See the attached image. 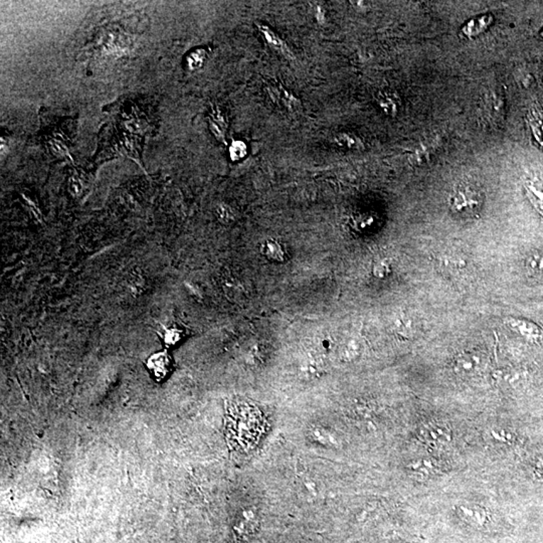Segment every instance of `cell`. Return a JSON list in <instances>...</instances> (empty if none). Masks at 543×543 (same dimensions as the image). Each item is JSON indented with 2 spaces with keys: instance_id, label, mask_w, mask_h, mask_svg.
I'll return each instance as SVG.
<instances>
[{
  "instance_id": "obj_1",
  "label": "cell",
  "mask_w": 543,
  "mask_h": 543,
  "mask_svg": "<svg viewBox=\"0 0 543 543\" xmlns=\"http://www.w3.org/2000/svg\"><path fill=\"white\" fill-rule=\"evenodd\" d=\"M451 210L463 217H473L483 207L481 190L472 184L462 183L456 186L450 195Z\"/></svg>"
},
{
  "instance_id": "obj_2",
  "label": "cell",
  "mask_w": 543,
  "mask_h": 543,
  "mask_svg": "<svg viewBox=\"0 0 543 543\" xmlns=\"http://www.w3.org/2000/svg\"><path fill=\"white\" fill-rule=\"evenodd\" d=\"M418 437L426 447L443 450L452 443V431L449 425L438 419L424 421L418 428Z\"/></svg>"
},
{
  "instance_id": "obj_3",
  "label": "cell",
  "mask_w": 543,
  "mask_h": 543,
  "mask_svg": "<svg viewBox=\"0 0 543 543\" xmlns=\"http://www.w3.org/2000/svg\"><path fill=\"white\" fill-rule=\"evenodd\" d=\"M488 363L485 353L481 351H465L456 356L453 361V370L462 377H473L484 372Z\"/></svg>"
},
{
  "instance_id": "obj_4",
  "label": "cell",
  "mask_w": 543,
  "mask_h": 543,
  "mask_svg": "<svg viewBox=\"0 0 543 543\" xmlns=\"http://www.w3.org/2000/svg\"><path fill=\"white\" fill-rule=\"evenodd\" d=\"M265 92L269 100L278 107L279 109L295 114L302 110L301 99L290 90L286 89L281 84H270L265 87Z\"/></svg>"
},
{
  "instance_id": "obj_5",
  "label": "cell",
  "mask_w": 543,
  "mask_h": 543,
  "mask_svg": "<svg viewBox=\"0 0 543 543\" xmlns=\"http://www.w3.org/2000/svg\"><path fill=\"white\" fill-rule=\"evenodd\" d=\"M505 324L514 333L522 337L527 343L537 346H543V329L539 325L530 321V320L516 318V317L506 318Z\"/></svg>"
},
{
  "instance_id": "obj_6",
  "label": "cell",
  "mask_w": 543,
  "mask_h": 543,
  "mask_svg": "<svg viewBox=\"0 0 543 543\" xmlns=\"http://www.w3.org/2000/svg\"><path fill=\"white\" fill-rule=\"evenodd\" d=\"M257 28L263 38L266 45L271 48L273 52L278 53L284 59L294 60L296 59L294 53L291 50L289 45L283 40L282 36L278 35L273 28L267 24L257 23Z\"/></svg>"
},
{
  "instance_id": "obj_7",
  "label": "cell",
  "mask_w": 543,
  "mask_h": 543,
  "mask_svg": "<svg viewBox=\"0 0 543 543\" xmlns=\"http://www.w3.org/2000/svg\"><path fill=\"white\" fill-rule=\"evenodd\" d=\"M482 116L492 124H498L504 112V98L499 90H491L484 94L481 106Z\"/></svg>"
},
{
  "instance_id": "obj_8",
  "label": "cell",
  "mask_w": 543,
  "mask_h": 543,
  "mask_svg": "<svg viewBox=\"0 0 543 543\" xmlns=\"http://www.w3.org/2000/svg\"><path fill=\"white\" fill-rule=\"evenodd\" d=\"M145 366L150 377L155 382H160L168 377L172 370L171 356L166 351H158L149 356L145 361Z\"/></svg>"
},
{
  "instance_id": "obj_9",
  "label": "cell",
  "mask_w": 543,
  "mask_h": 543,
  "mask_svg": "<svg viewBox=\"0 0 543 543\" xmlns=\"http://www.w3.org/2000/svg\"><path fill=\"white\" fill-rule=\"evenodd\" d=\"M407 470L409 476L419 481L434 478L440 473L438 463L430 458H419L412 461L407 465Z\"/></svg>"
},
{
  "instance_id": "obj_10",
  "label": "cell",
  "mask_w": 543,
  "mask_h": 543,
  "mask_svg": "<svg viewBox=\"0 0 543 543\" xmlns=\"http://www.w3.org/2000/svg\"><path fill=\"white\" fill-rule=\"evenodd\" d=\"M496 384L506 389H517L522 387L527 380V372L520 368H501L493 375Z\"/></svg>"
},
{
  "instance_id": "obj_11",
  "label": "cell",
  "mask_w": 543,
  "mask_h": 543,
  "mask_svg": "<svg viewBox=\"0 0 543 543\" xmlns=\"http://www.w3.org/2000/svg\"><path fill=\"white\" fill-rule=\"evenodd\" d=\"M208 122L213 137L222 144H227L229 122L222 108L219 106H213L212 110L208 113Z\"/></svg>"
},
{
  "instance_id": "obj_12",
  "label": "cell",
  "mask_w": 543,
  "mask_h": 543,
  "mask_svg": "<svg viewBox=\"0 0 543 543\" xmlns=\"http://www.w3.org/2000/svg\"><path fill=\"white\" fill-rule=\"evenodd\" d=\"M442 145V140L439 138L426 140L421 142L411 155L412 163L416 166H424L435 158Z\"/></svg>"
},
{
  "instance_id": "obj_13",
  "label": "cell",
  "mask_w": 543,
  "mask_h": 543,
  "mask_svg": "<svg viewBox=\"0 0 543 543\" xmlns=\"http://www.w3.org/2000/svg\"><path fill=\"white\" fill-rule=\"evenodd\" d=\"M375 102L380 110L387 117H397L401 109V99L394 92L385 90L378 92L375 96Z\"/></svg>"
},
{
  "instance_id": "obj_14",
  "label": "cell",
  "mask_w": 543,
  "mask_h": 543,
  "mask_svg": "<svg viewBox=\"0 0 543 543\" xmlns=\"http://www.w3.org/2000/svg\"><path fill=\"white\" fill-rule=\"evenodd\" d=\"M331 142L333 143L334 146L349 150V151H362L365 149V143L362 138L356 135L355 133L348 132V131L334 134Z\"/></svg>"
},
{
  "instance_id": "obj_15",
  "label": "cell",
  "mask_w": 543,
  "mask_h": 543,
  "mask_svg": "<svg viewBox=\"0 0 543 543\" xmlns=\"http://www.w3.org/2000/svg\"><path fill=\"white\" fill-rule=\"evenodd\" d=\"M493 23L494 16L491 14H483V16L470 19L462 26L461 31L466 38H476L488 30Z\"/></svg>"
},
{
  "instance_id": "obj_16",
  "label": "cell",
  "mask_w": 543,
  "mask_h": 543,
  "mask_svg": "<svg viewBox=\"0 0 543 543\" xmlns=\"http://www.w3.org/2000/svg\"><path fill=\"white\" fill-rule=\"evenodd\" d=\"M458 513L463 520L474 525H484L488 518V513L481 506L476 504L463 503L457 506Z\"/></svg>"
},
{
  "instance_id": "obj_17",
  "label": "cell",
  "mask_w": 543,
  "mask_h": 543,
  "mask_svg": "<svg viewBox=\"0 0 543 543\" xmlns=\"http://www.w3.org/2000/svg\"><path fill=\"white\" fill-rule=\"evenodd\" d=\"M525 269L530 277L543 281V254H530L526 258Z\"/></svg>"
},
{
  "instance_id": "obj_18",
  "label": "cell",
  "mask_w": 543,
  "mask_h": 543,
  "mask_svg": "<svg viewBox=\"0 0 543 543\" xmlns=\"http://www.w3.org/2000/svg\"><path fill=\"white\" fill-rule=\"evenodd\" d=\"M530 130L535 141L543 147V112L540 110H532L528 116Z\"/></svg>"
},
{
  "instance_id": "obj_19",
  "label": "cell",
  "mask_w": 543,
  "mask_h": 543,
  "mask_svg": "<svg viewBox=\"0 0 543 543\" xmlns=\"http://www.w3.org/2000/svg\"><path fill=\"white\" fill-rule=\"evenodd\" d=\"M526 195L533 207L543 215V188L533 183L525 184Z\"/></svg>"
},
{
  "instance_id": "obj_20",
  "label": "cell",
  "mask_w": 543,
  "mask_h": 543,
  "mask_svg": "<svg viewBox=\"0 0 543 543\" xmlns=\"http://www.w3.org/2000/svg\"><path fill=\"white\" fill-rule=\"evenodd\" d=\"M207 58V50H203V48H196V50L189 53L186 57V65H188L189 71H196V70L201 69L205 65Z\"/></svg>"
},
{
  "instance_id": "obj_21",
  "label": "cell",
  "mask_w": 543,
  "mask_h": 543,
  "mask_svg": "<svg viewBox=\"0 0 543 543\" xmlns=\"http://www.w3.org/2000/svg\"><path fill=\"white\" fill-rule=\"evenodd\" d=\"M229 154L232 161H241L249 154V148L242 140H234L230 145Z\"/></svg>"
},
{
  "instance_id": "obj_22",
  "label": "cell",
  "mask_w": 543,
  "mask_h": 543,
  "mask_svg": "<svg viewBox=\"0 0 543 543\" xmlns=\"http://www.w3.org/2000/svg\"><path fill=\"white\" fill-rule=\"evenodd\" d=\"M441 266L445 268L446 271L456 272L457 270H462L466 266V261L458 256L446 254L443 260L441 261Z\"/></svg>"
},
{
  "instance_id": "obj_23",
  "label": "cell",
  "mask_w": 543,
  "mask_h": 543,
  "mask_svg": "<svg viewBox=\"0 0 543 543\" xmlns=\"http://www.w3.org/2000/svg\"><path fill=\"white\" fill-rule=\"evenodd\" d=\"M48 148L55 156L64 158L69 155V149L62 138L52 137L48 140Z\"/></svg>"
},
{
  "instance_id": "obj_24",
  "label": "cell",
  "mask_w": 543,
  "mask_h": 543,
  "mask_svg": "<svg viewBox=\"0 0 543 543\" xmlns=\"http://www.w3.org/2000/svg\"><path fill=\"white\" fill-rule=\"evenodd\" d=\"M84 179L79 174L74 173L69 179V191L74 198H79L84 193Z\"/></svg>"
},
{
  "instance_id": "obj_25",
  "label": "cell",
  "mask_w": 543,
  "mask_h": 543,
  "mask_svg": "<svg viewBox=\"0 0 543 543\" xmlns=\"http://www.w3.org/2000/svg\"><path fill=\"white\" fill-rule=\"evenodd\" d=\"M215 215L222 224H230L235 220V213L230 205L225 203H220L215 208Z\"/></svg>"
},
{
  "instance_id": "obj_26",
  "label": "cell",
  "mask_w": 543,
  "mask_h": 543,
  "mask_svg": "<svg viewBox=\"0 0 543 543\" xmlns=\"http://www.w3.org/2000/svg\"><path fill=\"white\" fill-rule=\"evenodd\" d=\"M162 340L166 346H173L181 340V332L178 329H166L162 333Z\"/></svg>"
},
{
  "instance_id": "obj_27",
  "label": "cell",
  "mask_w": 543,
  "mask_h": 543,
  "mask_svg": "<svg viewBox=\"0 0 543 543\" xmlns=\"http://www.w3.org/2000/svg\"><path fill=\"white\" fill-rule=\"evenodd\" d=\"M360 353L361 345L360 343L356 340L350 341V343L346 345L345 349H344V356H345L348 360H355V358L358 357V356L360 355Z\"/></svg>"
},
{
  "instance_id": "obj_28",
  "label": "cell",
  "mask_w": 543,
  "mask_h": 543,
  "mask_svg": "<svg viewBox=\"0 0 543 543\" xmlns=\"http://www.w3.org/2000/svg\"><path fill=\"white\" fill-rule=\"evenodd\" d=\"M312 436H313V438L317 442L325 443V445L335 443V440L332 437L331 434L323 430V429H316V430H314L313 433H312Z\"/></svg>"
},
{
  "instance_id": "obj_29",
  "label": "cell",
  "mask_w": 543,
  "mask_h": 543,
  "mask_svg": "<svg viewBox=\"0 0 543 543\" xmlns=\"http://www.w3.org/2000/svg\"><path fill=\"white\" fill-rule=\"evenodd\" d=\"M532 471L535 479L543 480V452L538 454L533 460Z\"/></svg>"
},
{
  "instance_id": "obj_30",
  "label": "cell",
  "mask_w": 543,
  "mask_h": 543,
  "mask_svg": "<svg viewBox=\"0 0 543 543\" xmlns=\"http://www.w3.org/2000/svg\"><path fill=\"white\" fill-rule=\"evenodd\" d=\"M491 436L496 441L501 443H508L513 441L512 434L505 430H498V429L497 430H492Z\"/></svg>"
},
{
  "instance_id": "obj_31",
  "label": "cell",
  "mask_w": 543,
  "mask_h": 543,
  "mask_svg": "<svg viewBox=\"0 0 543 543\" xmlns=\"http://www.w3.org/2000/svg\"><path fill=\"white\" fill-rule=\"evenodd\" d=\"M313 11V16L315 19H316L317 23L319 26H324L327 21L326 11H325L324 7L320 6V4H316V6H314L313 11Z\"/></svg>"
},
{
  "instance_id": "obj_32",
  "label": "cell",
  "mask_w": 543,
  "mask_h": 543,
  "mask_svg": "<svg viewBox=\"0 0 543 543\" xmlns=\"http://www.w3.org/2000/svg\"><path fill=\"white\" fill-rule=\"evenodd\" d=\"M397 328L399 329V331L401 332V333L409 335V333L412 332L411 321H409V318H399V320H397Z\"/></svg>"
},
{
  "instance_id": "obj_33",
  "label": "cell",
  "mask_w": 543,
  "mask_h": 543,
  "mask_svg": "<svg viewBox=\"0 0 543 543\" xmlns=\"http://www.w3.org/2000/svg\"><path fill=\"white\" fill-rule=\"evenodd\" d=\"M387 272H389V268H387L385 262H380V263L375 266V274L378 276V277H385V276L387 275Z\"/></svg>"
},
{
  "instance_id": "obj_34",
  "label": "cell",
  "mask_w": 543,
  "mask_h": 543,
  "mask_svg": "<svg viewBox=\"0 0 543 543\" xmlns=\"http://www.w3.org/2000/svg\"><path fill=\"white\" fill-rule=\"evenodd\" d=\"M540 36H542V38H543V30L540 31Z\"/></svg>"
}]
</instances>
